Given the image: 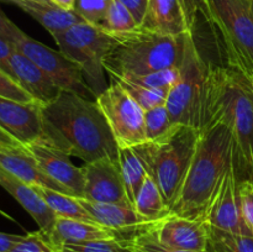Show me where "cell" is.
I'll use <instances>...</instances> for the list:
<instances>
[{"instance_id":"1","label":"cell","mask_w":253,"mask_h":252,"mask_svg":"<svg viewBox=\"0 0 253 252\" xmlns=\"http://www.w3.org/2000/svg\"><path fill=\"white\" fill-rule=\"evenodd\" d=\"M43 135L48 142L85 163L119 158V147L95 100L61 91L41 104Z\"/></svg>"},{"instance_id":"2","label":"cell","mask_w":253,"mask_h":252,"mask_svg":"<svg viewBox=\"0 0 253 252\" xmlns=\"http://www.w3.org/2000/svg\"><path fill=\"white\" fill-rule=\"evenodd\" d=\"M215 121L232 135L239 182H253V91L250 79L231 67L210 66L208 72L199 131Z\"/></svg>"},{"instance_id":"3","label":"cell","mask_w":253,"mask_h":252,"mask_svg":"<svg viewBox=\"0 0 253 252\" xmlns=\"http://www.w3.org/2000/svg\"><path fill=\"white\" fill-rule=\"evenodd\" d=\"M234 165V140L221 121L205 125L199 131L197 150L182 190L169 214L203 217L205 209L225 173Z\"/></svg>"},{"instance_id":"4","label":"cell","mask_w":253,"mask_h":252,"mask_svg":"<svg viewBox=\"0 0 253 252\" xmlns=\"http://www.w3.org/2000/svg\"><path fill=\"white\" fill-rule=\"evenodd\" d=\"M187 34L161 35L138 27L125 34L113 35L114 41L104 59V68L110 77L128 78L179 67Z\"/></svg>"},{"instance_id":"5","label":"cell","mask_w":253,"mask_h":252,"mask_svg":"<svg viewBox=\"0 0 253 252\" xmlns=\"http://www.w3.org/2000/svg\"><path fill=\"white\" fill-rule=\"evenodd\" d=\"M198 140L199 131L197 128L178 125L165 140L147 141L133 147L147 174L157 183L169 211L184 184Z\"/></svg>"},{"instance_id":"6","label":"cell","mask_w":253,"mask_h":252,"mask_svg":"<svg viewBox=\"0 0 253 252\" xmlns=\"http://www.w3.org/2000/svg\"><path fill=\"white\" fill-rule=\"evenodd\" d=\"M211 29L220 36L229 67L253 74V0H208Z\"/></svg>"},{"instance_id":"7","label":"cell","mask_w":253,"mask_h":252,"mask_svg":"<svg viewBox=\"0 0 253 252\" xmlns=\"http://www.w3.org/2000/svg\"><path fill=\"white\" fill-rule=\"evenodd\" d=\"M209 68L210 64L200 56L194 35L188 32L184 54L179 66V79L169 90L166 100V108L173 124L190 126L199 131Z\"/></svg>"},{"instance_id":"8","label":"cell","mask_w":253,"mask_h":252,"mask_svg":"<svg viewBox=\"0 0 253 252\" xmlns=\"http://www.w3.org/2000/svg\"><path fill=\"white\" fill-rule=\"evenodd\" d=\"M59 51L78 64L94 96L108 88L104 59L113 44V35L83 21L53 36Z\"/></svg>"},{"instance_id":"9","label":"cell","mask_w":253,"mask_h":252,"mask_svg":"<svg viewBox=\"0 0 253 252\" xmlns=\"http://www.w3.org/2000/svg\"><path fill=\"white\" fill-rule=\"evenodd\" d=\"M105 116L119 148L136 147L147 142L145 132V110L115 79L95 98Z\"/></svg>"},{"instance_id":"10","label":"cell","mask_w":253,"mask_h":252,"mask_svg":"<svg viewBox=\"0 0 253 252\" xmlns=\"http://www.w3.org/2000/svg\"><path fill=\"white\" fill-rule=\"evenodd\" d=\"M14 47L36 63L62 91H69L90 100L95 99L84 79L81 67L61 51L49 48L25 32L14 42Z\"/></svg>"},{"instance_id":"11","label":"cell","mask_w":253,"mask_h":252,"mask_svg":"<svg viewBox=\"0 0 253 252\" xmlns=\"http://www.w3.org/2000/svg\"><path fill=\"white\" fill-rule=\"evenodd\" d=\"M203 217L208 225L222 231L253 236L241 214L239 179L234 165L225 173L219 187L210 199Z\"/></svg>"},{"instance_id":"12","label":"cell","mask_w":253,"mask_h":252,"mask_svg":"<svg viewBox=\"0 0 253 252\" xmlns=\"http://www.w3.org/2000/svg\"><path fill=\"white\" fill-rule=\"evenodd\" d=\"M26 147L36 158L41 169L54 182L62 185L69 195L77 198L84 197L85 179L83 170L72 163L69 155L52 145L44 137L30 143Z\"/></svg>"},{"instance_id":"13","label":"cell","mask_w":253,"mask_h":252,"mask_svg":"<svg viewBox=\"0 0 253 252\" xmlns=\"http://www.w3.org/2000/svg\"><path fill=\"white\" fill-rule=\"evenodd\" d=\"M81 168L85 179L83 198L99 203L130 204L124 188L119 158H101L85 163Z\"/></svg>"},{"instance_id":"14","label":"cell","mask_w":253,"mask_h":252,"mask_svg":"<svg viewBox=\"0 0 253 252\" xmlns=\"http://www.w3.org/2000/svg\"><path fill=\"white\" fill-rule=\"evenodd\" d=\"M148 229L162 244L187 251H207L209 225L204 217L179 216L168 214L167 216L151 222Z\"/></svg>"},{"instance_id":"15","label":"cell","mask_w":253,"mask_h":252,"mask_svg":"<svg viewBox=\"0 0 253 252\" xmlns=\"http://www.w3.org/2000/svg\"><path fill=\"white\" fill-rule=\"evenodd\" d=\"M0 127L22 146L43 138L41 103H22L0 96Z\"/></svg>"},{"instance_id":"16","label":"cell","mask_w":253,"mask_h":252,"mask_svg":"<svg viewBox=\"0 0 253 252\" xmlns=\"http://www.w3.org/2000/svg\"><path fill=\"white\" fill-rule=\"evenodd\" d=\"M77 199L88 210L89 214L98 224L113 230L118 235V240L128 239L151 224L130 204L99 203L85 198Z\"/></svg>"},{"instance_id":"17","label":"cell","mask_w":253,"mask_h":252,"mask_svg":"<svg viewBox=\"0 0 253 252\" xmlns=\"http://www.w3.org/2000/svg\"><path fill=\"white\" fill-rule=\"evenodd\" d=\"M0 169L30 185L47 187L69 195L62 185L54 182L41 169L39 162L26 146L14 145L0 147Z\"/></svg>"},{"instance_id":"18","label":"cell","mask_w":253,"mask_h":252,"mask_svg":"<svg viewBox=\"0 0 253 252\" xmlns=\"http://www.w3.org/2000/svg\"><path fill=\"white\" fill-rule=\"evenodd\" d=\"M141 29L161 35L180 36L192 32L182 0H148Z\"/></svg>"},{"instance_id":"19","label":"cell","mask_w":253,"mask_h":252,"mask_svg":"<svg viewBox=\"0 0 253 252\" xmlns=\"http://www.w3.org/2000/svg\"><path fill=\"white\" fill-rule=\"evenodd\" d=\"M0 187L4 188L16 202L29 212L35 220L39 229L44 234H48L53 227L57 215L35 190L32 185L17 179L14 175L0 169Z\"/></svg>"},{"instance_id":"20","label":"cell","mask_w":253,"mask_h":252,"mask_svg":"<svg viewBox=\"0 0 253 252\" xmlns=\"http://www.w3.org/2000/svg\"><path fill=\"white\" fill-rule=\"evenodd\" d=\"M10 64L15 81L32 96L35 101L47 104L62 91L36 63L16 48L12 53Z\"/></svg>"},{"instance_id":"21","label":"cell","mask_w":253,"mask_h":252,"mask_svg":"<svg viewBox=\"0 0 253 252\" xmlns=\"http://www.w3.org/2000/svg\"><path fill=\"white\" fill-rule=\"evenodd\" d=\"M44 235L58 250H61L64 245L69 244H84L99 240L118 239V235L113 230L101 226L100 224L79 221L67 217H57L51 231Z\"/></svg>"},{"instance_id":"22","label":"cell","mask_w":253,"mask_h":252,"mask_svg":"<svg viewBox=\"0 0 253 252\" xmlns=\"http://www.w3.org/2000/svg\"><path fill=\"white\" fill-rule=\"evenodd\" d=\"M4 1L15 5L27 15H30L32 19L42 25L52 36L84 21L74 11L62 10L51 2L35 1V0H4Z\"/></svg>"},{"instance_id":"23","label":"cell","mask_w":253,"mask_h":252,"mask_svg":"<svg viewBox=\"0 0 253 252\" xmlns=\"http://www.w3.org/2000/svg\"><path fill=\"white\" fill-rule=\"evenodd\" d=\"M37 193L41 195L42 199L47 203L49 208L54 211L57 217H67V219L79 220V221L96 222L91 217L88 210L79 203L76 197L66 194V193L58 192V190L51 189L47 187H39L32 185ZM98 224V222H96Z\"/></svg>"},{"instance_id":"24","label":"cell","mask_w":253,"mask_h":252,"mask_svg":"<svg viewBox=\"0 0 253 252\" xmlns=\"http://www.w3.org/2000/svg\"><path fill=\"white\" fill-rule=\"evenodd\" d=\"M119 165L126 195L133 207L136 197L147 177V172L133 147L119 148Z\"/></svg>"},{"instance_id":"25","label":"cell","mask_w":253,"mask_h":252,"mask_svg":"<svg viewBox=\"0 0 253 252\" xmlns=\"http://www.w3.org/2000/svg\"><path fill=\"white\" fill-rule=\"evenodd\" d=\"M133 208L148 222H155L169 214V207L166 203L162 192L148 174L136 197Z\"/></svg>"},{"instance_id":"26","label":"cell","mask_w":253,"mask_h":252,"mask_svg":"<svg viewBox=\"0 0 253 252\" xmlns=\"http://www.w3.org/2000/svg\"><path fill=\"white\" fill-rule=\"evenodd\" d=\"M207 252H253V236L222 231L209 225Z\"/></svg>"},{"instance_id":"27","label":"cell","mask_w":253,"mask_h":252,"mask_svg":"<svg viewBox=\"0 0 253 252\" xmlns=\"http://www.w3.org/2000/svg\"><path fill=\"white\" fill-rule=\"evenodd\" d=\"M178 125L170 120L166 105L145 111V132L150 142H157L167 138Z\"/></svg>"},{"instance_id":"28","label":"cell","mask_w":253,"mask_h":252,"mask_svg":"<svg viewBox=\"0 0 253 252\" xmlns=\"http://www.w3.org/2000/svg\"><path fill=\"white\" fill-rule=\"evenodd\" d=\"M150 225V224H148ZM148 225L133 236L125 240H119L120 244L130 252H207V251H187V250L175 249L162 244L152 231L148 229Z\"/></svg>"},{"instance_id":"29","label":"cell","mask_w":253,"mask_h":252,"mask_svg":"<svg viewBox=\"0 0 253 252\" xmlns=\"http://www.w3.org/2000/svg\"><path fill=\"white\" fill-rule=\"evenodd\" d=\"M99 27L111 35H118L133 31L140 26L132 14L121 2L114 0L108 14L104 17Z\"/></svg>"},{"instance_id":"30","label":"cell","mask_w":253,"mask_h":252,"mask_svg":"<svg viewBox=\"0 0 253 252\" xmlns=\"http://www.w3.org/2000/svg\"><path fill=\"white\" fill-rule=\"evenodd\" d=\"M110 79H115V81H118L119 83H120L126 90H127V93L135 99L136 103H137L145 111L151 110V109H155L161 105H166L168 91L146 88V86L140 85V84H136L133 83V82L126 81V79L116 78V77H110Z\"/></svg>"},{"instance_id":"31","label":"cell","mask_w":253,"mask_h":252,"mask_svg":"<svg viewBox=\"0 0 253 252\" xmlns=\"http://www.w3.org/2000/svg\"><path fill=\"white\" fill-rule=\"evenodd\" d=\"M179 67H172V68L160 69V71L143 74V76L128 77V78L121 79L133 82V83L140 84V85L146 86V88L156 89V90H166L169 93L170 89L174 86V84L177 83L178 79H179ZM116 78H118V77H116Z\"/></svg>"},{"instance_id":"32","label":"cell","mask_w":253,"mask_h":252,"mask_svg":"<svg viewBox=\"0 0 253 252\" xmlns=\"http://www.w3.org/2000/svg\"><path fill=\"white\" fill-rule=\"evenodd\" d=\"M114 0H76L73 11L85 22L99 26Z\"/></svg>"},{"instance_id":"33","label":"cell","mask_w":253,"mask_h":252,"mask_svg":"<svg viewBox=\"0 0 253 252\" xmlns=\"http://www.w3.org/2000/svg\"><path fill=\"white\" fill-rule=\"evenodd\" d=\"M10 252H61V250L54 247L46 235L39 230L24 235V237L10 250Z\"/></svg>"},{"instance_id":"34","label":"cell","mask_w":253,"mask_h":252,"mask_svg":"<svg viewBox=\"0 0 253 252\" xmlns=\"http://www.w3.org/2000/svg\"><path fill=\"white\" fill-rule=\"evenodd\" d=\"M61 252H130L118 239L99 240L84 244H69L61 247Z\"/></svg>"},{"instance_id":"35","label":"cell","mask_w":253,"mask_h":252,"mask_svg":"<svg viewBox=\"0 0 253 252\" xmlns=\"http://www.w3.org/2000/svg\"><path fill=\"white\" fill-rule=\"evenodd\" d=\"M0 96L16 101H22V103L35 101L32 96L29 93H26L15 79L7 73H5L1 68H0Z\"/></svg>"},{"instance_id":"36","label":"cell","mask_w":253,"mask_h":252,"mask_svg":"<svg viewBox=\"0 0 253 252\" xmlns=\"http://www.w3.org/2000/svg\"><path fill=\"white\" fill-rule=\"evenodd\" d=\"M239 197L242 217L253 235V182L251 180L239 182Z\"/></svg>"},{"instance_id":"37","label":"cell","mask_w":253,"mask_h":252,"mask_svg":"<svg viewBox=\"0 0 253 252\" xmlns=\"http://www.w3.org/2000/svg\"><path fill=\"white\" fill-rule=\"evenodd\" d=\"M182 1L183 5H184L185 12H187L190 29L193 27V22H194V19L198 15L204 16L211 24V16H210L208 0H182Z\"/></svg>"},{"instance_id":"38","label":"cell","mask_w":253,"mask_h":252,"mask_svg":"<svg viewBox=\"0 0 253 252\" xmlns=\"http://www.w3.org/2000/svg\"><path fill=\"white\" fill-rule=\"evenodd\" d=\"M24 35V31L19 29L4 12L0 10V36L6 39L7 41L11 42L14 44V42L19 39L20 36Z\"/></svg>"},{"instance_id":"39","label":"cell","mask_w":253,"mask_h":252,"mask_svg":"<svg viewBox=\"0 0 253 252\" xmlns=\"http://www.w3.org/2000/svg\"><path fill=\"white\" fill-rule=\"evenodd\" d=\"M14 52V44L10 41H7L6 39L0 36V68H1L5 73L9 74L10 77H12V78H14V74H12L10 61H11V56Z\"/></svg>"},{"instance_id":"40","label":"cell","mask_w":253,"mask_h":252,"mask_svg":"<svg viewBox=\"0 0 253 252\" xmlns=\"http://www.w3.org/2000/svg\"><path fill=\"white\" fill-rule=\"evenodd\" d=\"M116 1L121 2L132 14L138 26H141L143 17H145L146 10H147L148 0H116Z\"/></svg>"},{"instance_id":"41","label":"cell","mask_w":253,"mask_h":252,"mask_svg":"<svg viewBox=\"0 0 253 252\" xmlns=\"http://www.w3.org/2000/svg\"><path fill=\"white\" fill-rule=\"evenodd\" d=\"M24 237V235H14L0 232V252H10V250Z\"/></svg>"},{"instance_id":"42","label":"cell","mask_w":253,"mask_h":252,"mask_svg":"<svg viewBox=\"0 0 253 252\" xmlns=\"http://www.w3.org/2000/svg\"><path fill=\"white\" fill-rule=\"evenodd\" d=\"M49 1L54 6L62 10H67V11H73L74 4H76V0H49Z\"/></svg>"},{"instance_id":"43","label":"cell","mask_w":253,"mask_h":252,"mask_svg":"<svg viewBox=\"0 0 253 252\" xmlns=\"http://www.w3.org/2000/svg\"><path fill=\"white\" fill-rule=\"evenodd\" d=\"M14 145H20V143L0 127V147H4V146H14Z\"/></svg>"},{"instance_id":"44","label":"cell","mask_w":253,"mask_h":252,"mask_svg":"<svg viewBox=\"0 0 253 252\" xmlns=\"http://www.w3.org/2000/svg\"><path fill=\"white\" fill-rule=\"evenodd\" d=\"M250 83H251V88H252V91H253V74L251 77H250Z\"/></svg>"},{"instance_id":"45","label":"cell","mask_w":253,"mask_h":252,"mask_svg":"<svg viewBox=\"0 0 253 252\" xmlns=\"http://www.w3.org/2000/svg\"><path fill=\"white\" fill-rule=\"evenodd\" d=\"M0 214H1V215H4V216H6V217H7V219H10V220H12V217H10V216H7V215H6V214H5V212H4V211H1V210H0Z\"/></svg>"},{"instance_id":"46","label":"cell","mask_w":253,"mask_h":252,"mask_svg":"<svg viewBox=\"0 0 253 252\" xmlns=\"http://www.w3.org/2000/svg\"><path fill=\"white\" fill-rule=\"evenodd\" d=\"M0 1H4V0H0ZM35 1H42V2H51L49 0H35Z\"/></svg>"}]
</instances>
